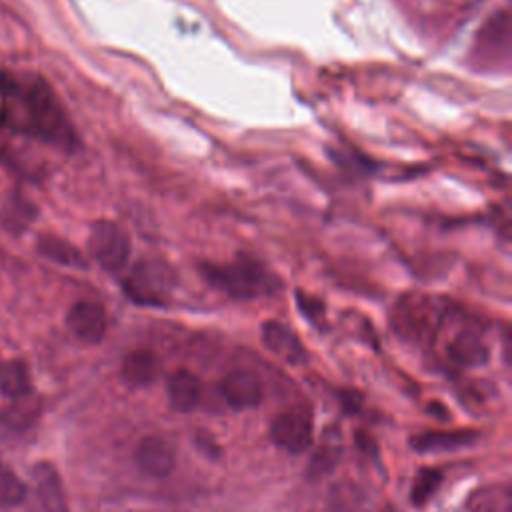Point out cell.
<instances>
[{"label":"cell","mask_w":512,"mask_h":512,"mask_svg":"<svg viewBox=\"0 0 512 512\" xmlns=\"http://www.w3.org/2000/svg\"><path fill=\"white\" fill-rule=\"evenodd\" d=\"M24 128L34 132L38 138L50 142L52 146L72 150L76 146V134L70 126L58 98L54 96L52 88L42 80L36 78L24 92Z\"/></svg>","instance_id":"cell-1"},{"label":"cell","mask_w":512,"mask_h":512,"mask_svg":"<svg viewBox=\"0 0 512 512\" xmlns=\"http://www.w3.org/2000/svg\"><path fill=\"white\" fill-rule=\"evenodd\" d=\"M200 272L208 284L232 298H260L280 288L278 278L270 270L244 256L226 264L202 262Z\"/></svg>","instance_id":"cell-2"},{"label":"cell","mask_w":512,"mask_h":512,"mask_svg":"<svg viewBox=\"0 0 512 512\" xmlns=\"http://www.w3.org/2000/svg\"><path fill=\"white\" fill-rule=\"evenodd\" d=\"M174 272L166 262L140 260L124 280L126 296L142 306H164L172 288Z\"/></svg>","instance_id":"cell-3"},{"label":"cell","mask_w":512,"mask_h":512,"mask_svg":"<svg viewBox=\"0 0 512 512\" xmlns=\"http://www.w3.org/2000/svg\"><path fill=\"white\" fill-rule=\"evenodd\" d=\"M88 252L104 270L116 272L128 262L130 238L120 224L98 220L88 232Z\"/></svg>","instance_id":"cell-4"},{"label":"cell","mask_w":512,"mask_h":512,"mask_svg":"<svg viewBox=\"0 0 512 512\" xmlns=\"http://www.w3.org/2000/svg\"><path fill=\"white\" fill-rule=\"evenodd\" d=\"M270 438L280 450L288 454H302L310 448L314 438L310 414L304 410H288L278 414L270 424Z\"/></svg>","instance_id":"cell-5"},{"label":"cell","mask_w":512,"mask_h":512,"mask_svg":"<svg viewBox=\"0 0 512 512\" xmlns=\"http://www.w3.org/2000/svg\"><path fill=\"white\" fill-rule=\"evenodd\" d=\"M134 462L142 474L150 478H164L174 470L176 464L174 446L162 436H146L140 440L134 452Z\"/></svg>","instance_id":"cell-6"},{"label":"cell","mask_w":512,"mask_h":512,"mask_svg":"<svg viewBox=\"0 0 512 512\" xmlns=\"http://www.w3.org/2000/svg\"><path fill=\"white\" fill-rule=\"evenodd\" d=\"M66 326L78 340L98 344L106 334L104 308L92 300H78L66 314Z\"/></svg>","instance_id":"cell-7"},{"label":"cell","mask_w":512,"mask_h":512,"mask_svg":"<svg viewBox=\"0 0 512 512\" xmlns=\"http://www.w3.org/2000/svg\"><path fill=\"white\" fill-rule=\"evenodd\" d=\"M220 392L234 410L254 408L262 402V382L250 370H232L220 382Z\"/></svg>","instance_id":"cell-8"},{"label":"cell","mask_w":512,"mask_h":512,"mask_svg":"<svg viewBox=\"0 0 512 512\" xmlns=\"http://www.w3.org/2000/svg\"><path fill=\"white\" fill-rule=\"evenodd\" d=\"M262 342L266 344V348L272 354H276L278 358H282L288 364H304L308 360V352L302 346V342L298 340V336L282 322H276V320L264 322L262 324Z\"/></svg>","instance_id":"cell-9"},{"label":"cell","mask_w":512,"mask_h":512,"mask_svg":"<svg viewBox=\"0 0 512 512\" xmlns=\"http://www.w3.org/2000/svg\"><path fill=\"white\" fill-rule=\"evenodd\" d=\"M42 512H68V502L58 470L50 462H38L32 470Z\"/></svg>","instance_id":"cell-10"},{"label":"cell","mask_w":512,"mask_h":512,"mask_svg":"<svg viewBox=\"0 0 512 512\" xmlns=\"http://www.w3.org/2000/svg\"><path fill=\"white\" fill-rule=\"evenodd\" d=\"M478 440L476 430H426L410 440V446L422 454L454 452Z\"/></svg>","instance_id":"cell-11"},{"label":"cell","mask_w":512,"mask_h":512,"mask_svg":"<svg viewBox=\"0 0 512 512\" xmlns=\"http://www.w3.org/2000/svg\"><path fill=\"white\" fill-rule=\"evenodd\" d=\"M158 372H160L158 358L148 350L128 352L122 360V366H120L122 380L130 386H136V388L150 386L158 378Z\"/></svg>","instance_id":"cell-12"},{"label":"cell","mask_w":512,"mask_h":512,"mask_svg":"<svg viewBox=\"0 0 512 512\" xmlns=\"http://www.w3.org/2000/svg\"><path fill=\"white\" fill-rule=\"evenodd\" d=\"M170 406L178 412H190L200 400V382L188 370H178L168 380Z\"/></svg>","instance_id":"cell-13"},{"label":"cell","mask_w":512,"mask_h":512,"mask_svg":"<svg viewBox=\"0 0 512 512\" xmlns=\"http://www.w3.org/2000/svg\"><path fill=\"white\" fill-rule=\"evenodd\" d=\"M0 392L8 400H20L30 396L32 378L26 362L8 360L0 366Z\"/></svg>","instance_id":"cell-14"},{"label":"cell","mask_w":512,"mask_h":512,"mask_svg":"<svg viewBox=\"0 0 512 512\" xmlns=\"http://www.w3.org/2000/svg\"><path fill=\"white\" fill-rule=\"evenodd\" d=\"M38 252L44 258H48V260H52L56 264L74 266V268H86L84 254L74 244H70L68 240H64L60 236L42 234L38 238Z\"/></svg>","instance_id":"cell-15"},{"label":"cell","mask_w":512,"mask_h":512,"mask_svg":"<svg viewBox=\"0 0 512 512\" xmlns=\"http://www.w3.org/2000/svg\"><path fill=\"white\" fill-rule=\"evenodd\" d=\"M448 354L462 366H482L488 362V356H490L484 342L472 332L458 334L450 342Z\"/></svg>","instance_id":"cell-16"},{"label":"cell","mask_w":512,"mask_h":512,"mask_svg":"<svg viewBox=\"0 0 512 512\" xmlns=\"http://www.w3.org/2000/svg\"><path fill=\"white\" fill-rule=\"evenodd\" d=\"M478 46L482 50H490L496 54L498 52H508L510 46V16L506 10L494 14L486 26L482 28V32L478 34Z\"/></svg>","instance_id":"cell-17"},{"label":"cell","mask_w":512,"mask_h":512,"mask_svg":"<svg viewBox=\"0 0 512 512\" xmlns=\"http://www.w3.org/2000/svg\"><path fill=\"white\" fill-rule=\"evenodd\" d=\"M338 456H340V438L334 432H326L320 442V448L312 456L310 476H322L330 472L336 466Z\"/></svg>","instance_id":"cell-18"},{"label":"cell","mask_w":512,"mask_h":512,"mask_svg":"<svg viewBox=\"0 0 512 512\" xmlns=\"http://www.w3.org/2000/svg\"><path fill=\"white\" fill-rule=\"evenodd\" d=\"M442 480H444V476H442L440 470H436V468H422L416 474V478L412 482V488H410L412 504H416V506L426 504L436 494V490L440 488Z\"/></svg>","instance_id":"cell-19"},{"label":"cell","mask_w":512,"mask_h":512,"mask_svg":"<svg viewBox=\"0 0 512 512\" xmlns=\"http://www.w3.org/2000/svg\"><path fill=\"white\" fill-rule=\"evenodd\" d=\"M26 500V486L20 476L0 462V506L12 508Z\"/></svg>","instance_id":"cell-20"},{"label":"cell","mask_w":512,"mask_h":512,"mask_svg":"<svg viewBox=\"0 0 512 512\" xmlns=\"http://www.w3.org/2000/svg\"><path fill=\"white\" fill-rule=\"evenodd\" d=\"M474 512H510V494L506 488H486L472 498Z\"/></svg>","instance_id":"cell-21"},{"label":"cell","mask_w":512,"mask_h":512,"mask_svg":"<svg viewBox=\"0 0 512 512\" xmlns=\"http://www.w3.org/2000/svg\"><path fill=\"white\" fill-rule=\"evenodd\" d=\"M34 218V210L30 208L28 202L16 200L6 204V210L2 212V222L8 230H22L28 226V222Z\"/></svg>","instance_id":"cell-22"},{"label":"cell","mask_w":512,"mask_h":512,"mask_svg":"<svg viewBox=\"0 0 512 512\" xmlns=\"http://www.w3.org/2000/svg\"><path fill=\"white\" fill-rule=\"evenodd\" d=\"M388 512H394V510H388Z\"/></svg>","instance_id":"cell-23"},{"label":"cell","mask_w":512,"mask_h":512,"mask_svg":"<svg viewBox=\"0 0 512 512\" xmlns=\"http://www.w3.org/2000/svg\"><path fill=\"white\" fill-rule=\"evenodd\" d=\"M0 462H2V460H0Z\"/></svg>","instance_id":"cell-24"}]
</instances>
